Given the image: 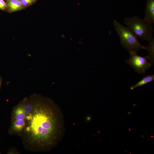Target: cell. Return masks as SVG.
<instances>
[{
  "mask_svg": "<svg viewBox=\"0 0 154 154\" xmlns=\"http://www.w3.org/2000/svg\"><path fill=\"white\" fill-rule=\"evenodd\" d=\"M128 114H130V113H131V112H128Z\"/></svg>",
  "mask_w": 154,
  "mask_h": 154,
  "instance_id": "cell-13",
  "label": "cell"
},
{
  "mask_svg": "<svg viewBox=\"0 0 154 154\" xmlns=\"http://www.w3.org/2000/svg\"><path fill=\"white\" fill-rule=\"evenodd\" d=\"M130 57L126 62L134 68L139 74H144L146 71L151 66V63L147 61L149 58L147 56L142 57L138 55L136 52H129Z\"/></svg>",
  "mask_w": 154,
  "mask_h": 154,
  "instance_id": "cell-5",
  "label": "cell"
},
{
  "mask_svg": "<svg viewBox=\"0 0 154 154\" xmlns=\"http://www.w3.org/2000/svg\"><path fill=\"white\" fill-rule=\"evenodd\" d=\"M26 115L22 102L14 108L11 116L10 132L13 134H21L26 124Z\"/></svg>",
  "mask_w": 154,
  "mask_h": 154,
  "instance_id": "cell-4",
  "label": "cell"
},
{
  "mask_svg": "<svg viewBox=\"0 0 154 154\" xmlns=\"http://www.w3.org/2000/svg\"><path fill=\"white\" fill-rule=\"evenodd\" d=\"M30 99L32 109L26 116V125L21 133L23 143L31 151H49L57 145L64 134L62 114L49 98L35 95Z\"/></svg>",
  "mask_w": 154,
  "mask_h": 154,
  "instance_id": "cell-1",
  "label": "cell"
},
{
  "mask_svg": "<svg viewBox=\"0 0 154 154\" xmlns=\"http://www.w3.org/2000/svg\"><path fill=\"white\" fill-rule=\"evenodd\" d=\"M154 80V75L148 74L140 80L130 88L131 90L137 87L147 84Z\"/></svg>",
  "mask_w": 154,
  "mask_h": 154,
  "instance_id": "cell-8",
  "label": "cell"
},
{
  "mask_svg": "<svg viewBox=\"0 0 154 154\" xmlns=\"http://www.w3.org/2000/svg\"><path fill=\"white\" fill-rule=\"evenodd\" d=\"M23 6L29 5L37 0H19Z\"/></svg>",
  "mask_w": 154,
  "mask_h": 154,
  "instance_id": "cell-10",
  "label": "cell"
},
{
  "mask_svg": "<svg viewBox=\"0 0 154 154\" xmlns=\"http://www.w3.org/2000/svg\"><path fill=\"white\" fill-rule=\"evenodd\" d=\"M1 77H0V87L1 84Z\"/></svg>",
  "mask_w": 154,
  "mask_h": 154,
  "instance_id": "cell-12",
  "label": "cell"
},
{
  "mask_svg": "<svg viewBox=\"0 0 154 154\" xmlns=\"http://www.w3.org/2000/svg\"></svg>",
  "mask_w": 154,
  "mask_h": 154,
  "instance_id": "cell-14",
  "label": "cell"
},
{
  "mask_svg": "<svg viewBox=\"0 0 154 154\" xmlns=\"http://www.w3.org/2000/svg\"><path fill=\"white\" fill-rule=\"evenodd\" d=\"M7 3L11 12L20 10L24 7L19 0H7Z\"/></svg>",
  "mask_w": 154,
  "mask_h": 154,
  "instance_id": "cell-7",
  "label": "cell"
},
{
  "mask_svg": "<svg viewBox=\"0 0 154 154\" xmlns=\"http://www.w3.org/2000/svg\"><path fill=\"white\" fill-rule=\"evenodd\" d=\"M144 18L154 23V0H147Z\"/></svg>",
  "mask_w": 154,
  "mask_h": 154,
  "instance_id": "cell-6",
  "label": "cell"
},
{
  "mask_svg": "<svg viewBox=\"0 0 154 154\" xmlns=\"http://www.w3.org/2000/svg\"><path fill=\"white\" fill-rule=\"evenodd\" d=\"M123 22L137 38L148 41L153 38L152 24L145 18L141 19L134 16L125 18Z\"/></svg>",
  "mask_w": 154,
  "mask_h": 154,
  "instance_id": "cell-2",
  "label": "cell"
},
{
  "mask_svg": "<svg viewBox=\"0 0 154 154\" xmlns=\"http://www.w3.org/2000/svg\"><path fill=\"white\" fill-rule=\"evenodd\" d=\"M7 7V5L3 0H0V9L5 10Z\"/></svg>",
  "mask_w": 154,
  "mask_h": 154,
  "instance_id": "cell-11",
  "label": "cell"
},
{
  "mask_svg": "<svg viewBox=\"0 0 154 154\" xmlns=\"http://www.w3.org/2000/svg\"><path fill=\"white\" fill-rule=\"evenodd\" d=\"M113 23L115 29L119 36L121 44L128 51L137 52L141 49L147 50V46L141 44L138 38L127 27L115 20Z\"/></svg>",
  "mask_w": 154,
  "mask_h": 154,
  "instance_id": "cell-3",
  "label": "cell"
},
{
  "mask_svg": "<svg viewBox=\"0 0 154 154\" xmlns=\"http://www.w3.org/2000/svg\"><path fill=\"white\" fill-rule=\"evenodd\" d=\"M149 42V45L147 47V50L148 54L147 55L149 58V60L153 64L154 58V40L153 38Z\"/></svg>",
  "mask_w": 154,
  "mask_h": 154,
  "instance_id": "cell-9",
  "label": "cell"
}]
</instances>
